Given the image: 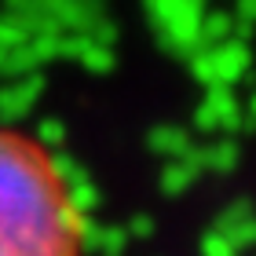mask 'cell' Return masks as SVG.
Returning <instances> with one entry per match:
<instances>
[{"label":"cell","mask_w":256,"mask_h":256,"mask_svg":"<svg viewBox=\"0 0 256 256\" xmlns=\"http://www.w3.org/2000/svg\"><path fill=\"white\" fill-rule=\"evenodd\" d=\"M77 180L37 132L0 121V256H84Z\"/></svg>","instance_id":"6da1fadb"}]
</instances>
